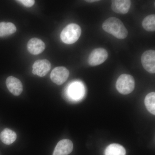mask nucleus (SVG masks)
<instances>
[{"mask_svg": "<svg viewBox=\"0 0 155 155\" xmlns=\"http://www.w3.org/2000/svg\"><path fill=\"white\" fill-rule=\"evenodd\" d=\"M103 29L116 38L123 39L127 37L128 31L120 19L111 17L106 19L102 25Z\"/></svg>", "mask_w": 155, "mask_h": 155, "instance_id": "1", "label": "nucleus"}, {"mask_svg": "<svg viewBox=\"0 0 155 155\" xmlns=\"http://www.w3.org/2000/svg\"><path fill=\"white\" fill-rule=\"evenodd\" d=\"M81 33L80 26L75 23H71L63 29L61 34V38L66 44L75 43L79 38Z\"/></svg>", "mask_w": 155, "mask_h": 155, "instance_id": "2", "label": "nucleus"}, {"mask_svg": "<svg viewBox=\"0 0 155 155\" xmlns=\"http://www.w3.org/2000/svg\"><path fill=\"white\" fill-rule=\"evenodd\" d=\"M135 81L133 76L128 74H122L116 81V89L122 94L131 93L135 88Z\"/></svg>", "mask_w": 155, "mask_h": 155, "instance_id": "3", "label": "nucleus"}, {"mask_svg": "<svg viewBox=\"0 0 155 155\" xmlns=\"http://www.w3.org/2000/svg\"><path fill=\"white\" fill-rule=\"evenodd\" d=\"M108 57V52L104 49L103 48L95 49L89 56V65L93 67L101 65L107 60Z\"/></svg>", "mask_w": 155, "mask_h": 155, "instance_id": "4", "label": "nucleus"}, {"mask_svg": "<svg viewBox=\"0 0 155 155\" xmlns=\"http://www.w3.org/2000/svg\"><path fill=\"white\" fill-rule=\"evenodd\" d=\"M142 65L144 69L149 73H155V51L150 50L146 51L142 55Z\"/></svg>", "mask_w": 155, "mask_h": 155, "instance_id": "5", "label": "nucleus"}, {"mask_svg": "<svg viewBox=\"0 0 155 155\" xmlns=\"http://www.w3.org/2000/svg\"><path fill=\"white\" fill-rule=\"evenodd\" d=\"M69 74V71L66 67H57L52 71L50 78L54 83L58 85H61L68 79Z\"/></svg>", "mask_w": 155, "mask_h": 155, "instance_id": "6", "label": "nucleus"}, {"mask_svg": "<svg viewBox=\"0 0 155 155\" xmlns=\"http://www.w3.org/2000/svg\"><path fill=\"white\" fill-rule=\"evenodd\" d=\"M51 69V64L47 60H37L32 66V72L34 75L44 77Z\"/></svg>", "mask_w": 155, "mask_h": 155, "instance_id": "7", "label": "nucleus"}, {"mask_svg": "<svg viewBox=\"0 0 155 155\" xmlns=\"http://www.w3.org/2000/svg\"><path fill=\"white\" fill-rule=\"evenodd\" d=\"M6 86L9 91L14 95L18 96L23 91V86L21 81L17 78L10 76L7 78Z\"/></svg>", "mask_w": 155, "mask_h": 155, "instance_id": "8", "label": "nucleus"}, {"mask_svg": "<svg viewBox=\"0 0 155 155\" xmlns=\"http://www.w3.org/2000/svg\"><path fill=\"white\" fill-rule=\"evenodd\" d=\"M73 149L72 141L68 139H64L58 143L53 155H68L72 152Z\"/></svg>", "mask_w": 155, "mask_h": 155, "instance_id": "9", "label": "nucleus"}, {"mask_svg": "<svg viewBox=\"0 0 155 155\" xmlns=\"http://www.w3.org/2000/svg\"><path fill=\"white\" fill-rule=\"evenodd\" d=\"M27 49L30 54L38 55L41 54L45 49V45L41 40L38 38L31 39L27 44Z\"/></svg>", "mask_w": 155, "mask_h": 155, "instance_id": "10", "label": "nucleus"}, {"mask_svg": "<svg viewBox=\"0 0 155 155\" xmlns=\"http://www.w3.org/2000/svg\"><path fill=\"white\" fill-rule=\"evenodd\" d=\"M131 5L129 0H114L112 1V10L114 12L120 14H126L128 13Z\"/></svg>", "mask_w": 155, "mask_h": 155, "instance_id": "11", "label": "nucleus"}, {"mask_svg": "<svg viewBox=\"0 0 155 155\" xmlns=\"http://www.w3.org/2000/svg\"><path fill=\"white\" fill-rule=\"evenodd\" d=\"M17 138V134L14 130L9 128L4 129L0 134V139L6 145H10L15 141Z\"/></svg>", "mask_w": 155, "mask_h": 155, "instance_id": "12", "label": "nucleus"}, {"mask_svg": "<svg viewBox=\"0 0 155 155\" xmlns=\"http://www.w3.org/2000/svg\"><path fill=\"white\" fill-rule=\"evenodd\" d=\"M17 31L16 26L12 22H0V37L9 36Z\"/></svg>", "mask_w": 155, "mask_h": 155, "instance_id": "13", "label": "nucleus"}, {"mask_svg": "<svg viewBox=\"0 0 155 155\" xmlns=\"http://www.w3.org/2000/svg\"><path fill=\"white\" fill-rule=\"evenodd\" d=\"M105 155H126V150L121 145L113 143L106 148Z\"/></svg>", "mask_w": 155, "mask_h": 155, "instance_id": "14", "label": "nucleus"}, {"mask_svg": "<svg viewBox=\"0 0 155 155\" xmlns=\"http://www.w3.org/2000/svg\"><path fill=\"white\" fill-rule=\"evenodd\" d=\"M69 94L74 99H79L83 94V87L78 83L73 84L69 87Z\"/></svg>", "mask_w": 155, "mask_h": 155, "instance_id": "15", "label": "nucleus"}, {"mask_svg": "<svg viewBox=\"0 0 155 155\" xmlns=\"http://www.w3.org/2000/svg\"><path fill=\"white\" fill-rule=\"evenodd\" d=\"M145 104L147 110L153 115H155V93H150L145 97Z\"/></svg>", "mask_w": 155, "mask_h": 155, "instance_id": "16", "label": "nucleus"}, {"mask_svg": "<svg viewBox=\"0 0 155 155\" xmlns=\"http://www.w3.org/2000/svg\"><path fill=\"white\" fill-rule=\"evenodd\" d=\"M142 26L147 31H155V15L154 14L148 15L146 17L143 21Z\"/></svg>", "mask_w": 155, "mask_h": 155, "instance_id": "17", "label": "nucleus"}, {"mask_svg": "<svg viewBox=\"0 0 155 155\" xmlns=\"http://www.w3.org/2000/svg\"><path fill=\"white\" fill-rule=\"evenodd\" d=\"M17 2L21 3L25 7H28V8L33 6L35 3V1L34 0H19V1H17Z\"/></svg>", "mask_w": 155, "mask_h": 155, "instance_id": "18", "label": "nucleus"}, {"mask_svg": "<svg viewBox=\"0 0 155 155\" xmlns=\"http://www.w3.org/2000/svg\"><path fill=\"white\" fill-rule=\"evenodd\" d=\"M98 0H87V1H85V2H87L92 3L94 2H98Z\"/></svg>", "mask_w": 155, "mask_h": 155, "instance_id": "19", "label": "nucleus"}]
</instances>
